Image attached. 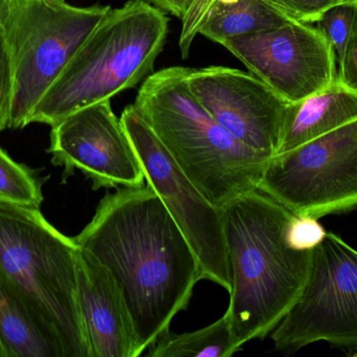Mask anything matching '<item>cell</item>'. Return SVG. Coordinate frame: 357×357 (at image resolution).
<instances>
[{"instance_id": "1", "label": "cell", "mask_w": 357, "mask_h": 357, "mask_svg": "<svg viewBox=\"0 0 357 357\" xmlns=\"http://www.w3.org/2000/svg\"><path fill=\"white\" fill-rule=\"evenodd\" d=\"M73 240L119 285L135 330L137 357L186 309L195 285L205 279L182 231L148 184L107 193Z\"/></svg>"}, {"instance_id": "2", "label": "cell", "mask_w": 357, "mask_h": 357, "mask_svg": "<svg viewBox=\"0 0 357 357\" xmlns=\"http://www.w3.org/2000/svg\"><path fill=\"white\" fill-rule=\"evenodd\" d=\"M232 277L226 314L237 351L273 333L297 301L307 280L312 251L287 239L295 214L259 190L222 207Z\"/></svg>"}, {"instance_id": "3", "label": "cell", "mask_w": 357, "mask_h": 357, "mask_svg": "<svg viewBox=\"0 0 357 357\" xmlns=\"http://www.w3.org/2000/svg\"><path fill=\"white\" fill-rule=\"evenodd\" d=\"M189 71L172 66L149 75L134 105L185 175L222 209L257 190L272 159L241 144L212 117L189 86Z\"/></svg>"}, {"instance_id": "4", "label": "cell", "mask_w": 357, "mask_h": 357, "mask_svg": "<svg viewBox=\"0 0 357 357\" xmlns=\"http://www.w3.org/2000/svg\"><path fill=\"white\" fill-rule=\"evenodd\" d=\"M169 23L165 12L144 0L111 8L38 103L29 123L54 125L135 87L154 71Z\"/></svg>"}, {"instance_id": "5", "label": "cell", "mask_w": 357, "mask_h": 357, "mask_svg": "<svg viewBox=\"0 0 357 357\" xmlns=\"http://www.w3.org/2000/svg\"><path fill=\"white\" fill-rule=\"evenodd\" d=\"M77 245L39 209L0 201V268L50 327L66 357H91L77 300Z\"/></svg>"}, {"instance_id": "6", "label": "cell", "mask_w": 357, "mask_h": 357, "mask_svg": "<svg viewBox=\"0 0 357 357\" xmlns=\"http://www.w3.org/2000/svg\"><path fill=\"white\" fill-rule=\"evenodd\" d=\"M110 8H82L66 0H10L1 23L13 73L8 128L31 124L38 103Z\"/></svg>"}, {"instance_id": "7", "label": "cell", "mask_w": 357, "mask_h": 357, "mask_svg": "<svg viewBox=\"0 0 357 357\" xmlns=\"http://www.w3.org/2000/svg\"><path fill=\"white\" fill-rule=\"evenodd\" d=\"M257 190L297 216L321 218L357 207V119L277 154Z\"/></svg>"}, {"instance_id": "8", "label": "cell", "mask_w": 357, "mask_h": 357, "mask_svg": "<svg viewBox=\"0 0 357 357\" xmlns=\"http://www.w3.org/2000/svg\"><path fill=\"white\" fill-rule=\"evenodd\" d=\"M121 123L144 168L146 184L158 195L197 256L205 280L230 293V264L220 207L190 182L135 105L126 107Z\"/></svg>"}, {"instance_id": "9", "label": "cell", "mask_w": 357, "mask_h": 357, "mask_svg": "<svg viewBox=\"0 0 357 357\" xmlns=\"http://www.w3.org/2000/svg\"><path fill=\"white\" fill-rule=\"evenodd\" d=\"M275 347L296 351L317 342L357 346V251L327 233L312 251L307 280L273 330Z\"/></svg>"}, {"instance_id": "10", "label": "cell", "mask_w": 357, "mask_h": 357, "mask_svg": "<svg viewBox=\"0 0 357 357\" xmlns=\"http://www.w3.org/2000/svg\"><path fill=\"white\" fill-rule=\"evenodd\" d=\"M222 45L287 103L318 94L337 79L335 50L319 27L310 23L295 21L230 38Z\"/></svg>"}, {"instance_id": "11", "label": "cell", "mask_w": 357, "mask_h": 357, "mask_svg": "<svg viewBox=\"0 0 357 357\" xmlns=\"http://www.w3.org/2000/svg\"><path fill=\"white\" fill-rule=\"evenodd\" d=\"M54 166L64 167L63 180L75 169L92 180V189L138 188L146 182L144 168L111 100L79 109L52 126Z\"/></svg>"}, {"instance_id": "12", "label": "cell", "mask_w": 357, "mask_h": 357, "mask_svg": "<svg viewBox=\"0 0 357 357\" xmlns=\"http://www.w3.org/2000/svg\"><path fill=\"white\" fill-rule=\"evenodd\" d=\"M189 86L233 138L273 159L278 153L289 103L251 73L225 66L190 68Z\"/></svg>"}, {"instance_id": "13", "label": "cell", "mask_w": 357, "mask_h": 357, "mask_svg": "<svg viewBox=\"0 0 357 357\" xmlns=\"http://www.w3.org/2000/svg\"><path fill=\"white\" fill-rule=\"evenodd\" d=\"M77 278L91 357H137L135 330L119 285L94 256L79 247Z\"/></svg>"}, {"instance_id": "14", "label": "cell", "mask_w": 357, "mask_h": 357, "mask_svg": "<svg viewBox=\"0 0 357 357\" xmlns=\"http://www.w3.org/2000/svg\"><path fill=\"white\" fill-rule=\"evenodd\" d=\"M357 119V90L337 78L326 89L289 103L278 153L293 150Z\"/></svg>"}, {"instance_id": "15", "label": "cell", "mask_w": 357, "mask_h": 357, "mask_svg": "<svg viewBox=\"0 0 357 357\" xmlns=\"http://www.w3.org/2000/svg\"><path fill=\"white\" fill-rule=\"evenodd\" d=\"M0 347L3 357H66L56 335L1 268Z\"/></svg>"}, {"instance_id": "16", "label": "cell", "mask_w": 357, "mask_h": 357, "mask_svg": "<svg viewBox=\"0 0 357 357\" xmlns=\"http://www.w3.org/2000/svg\"><path fill=\"white\" fill-rule=\"evenodd\" d=\"M273 0H220L212 6L199 35L220 43L295 22Z\"/></svg>"}, {"instance_id": "17", "label": "cell", "mask_w": 357, "mask_h": 357, "mask_svg": "<svg viewBox=\"0 0 357 357\" xmlns=\"http://www.w3.org/2000/svg\"><path fill=\"white\" fill-rule=\"evenodd\" d=\"M237 351L228 316L193 333L176 335L169 328L149 347L151 357H229Z\"/></svg>"}, {"instance_id": "18", "label": "cell", "mask_w": 357, "mask_h": 357, "mask_svg": "<svg viewBox=\"0 0 357 357\" xmlns=\"http://www.w3.org/2000/svg\"><path fill=\"white\" fill-rule=\"evenodd\" d=\"M41 187L31 170L13 161L0 148V201L39 209L43 203Z\"/></svg>"}, {"instance_id": "19", "label": "cell", "mask_w": 357, "mask_h": 357, "mask_svg": "<svg viewBox=\"0 0 357 357\" xmlns=\"http://www.w3.org/2000/svg\"><path fill=\"white\" fill-rule=\"evenodd\" d=\"M357 18V4L344 1L326 10L319 19L318 27L335 50L337 69L343 63L346 48Z\"/></svg>"}, {"instance_id": "20", "label": "cell", "mask_w": 357, "mask_h": 357, "mask_svg": "<svg viewBox=\"0 0 357 357\" xmlns=\"http://www.w3.org/2000/svg\"><path fill=\"white\" fill-rule=\"evenodd\" d=\"M327 232L319 224L318 218L312 216H294L287 231V239L293 249L312 251L322 242Z\"/></svg>"}, {"instance_id": "21", "label": "cell", "mask_w": 357, "mask_h": 357, "mask_svg": "<svg viewBox=\"0 0 357 357\" xmlns=\"http://www.w3.org/2000/svg\"><path fill=\"white\" fill-rule=\"evenodd\" d=\"M12 96V63L3 27L0 24V132L8 128Z\"/></svg>"}, {"instance_id": "22", "label": "cell", "mask_w": 357, "mask_h": 357, "mask_svg": "<svg viewBox=\"0 0 357 357\" xmlns=\"http://www.w3.org/2000/svg\"><path fill=\"white\" fill-rule=\"evenodd\" d=\"M220 0H195L190 10L182 20V29L178 38V48L183 58H187L195 37L199 35V27L212 6Z\"/></svg>"}, {"instance_id": "23", "label": "cell", "mask_w": 357, "mask_h": 357, "mask_svg": "<svg viewBox=\"0 0 357 357\" xmlns=\"http://www.w3.org/2000/svg\"><path fill=\"white\" fill-rule=\"evenodd\" d=\"M296 20L305 23L318 22L331 6L346 0H273Z\"/></svg>"}, {"instance_id": "24", "label": "cell", "mask_w": 357, "mask_h": 357, "mask_svg": "<svg viewBox=\"0 0 357 357\" xmlns=\"http://www.w3.org/2000/svg\"><path fill=\"white\" fill-rule=\"evenodd\" d=\"M337 71V78L346 85L357 90V18L346 48L343 63Z\"/></svg>"}, {"instance_id": "25", "label": "cell", "mask_w": 357, "mask_h": 357, "mask_svg": "<svg viewBox=\"0 0 357 357\" xmlns=\"http://www.w3.org/2000/svg\"><path fill=\"white\" fill-rule=\"evenodd\" d=\"M158 8L165 14H172L181 21L190 10L195 0H144Z\"/></svg>"}, {"instance_id": "26", "label": "cell", "mask_w": 357, "mask_h": 357, "mask_svg": "<svg viewBox=\"0 0 357 357\" xmlns=\"http://www.w3.org/2000/svg\"><path fill=\"white\" fill-rule=\"evenodd\" d=\"M10 0H0V24L4 20L6 13H8V6H10Z\"/></svg>"}, {"instance_id": "27", "label": "cell", "mask_w": 357, "mask_h": 357, "mask_svg": "<svg viewBox=\"0 0 357 357\" xmlns=\"http://www.w3.org/2000/svg\"><path fill=\"white\" fill-rule=\"evenodd\" d=\"M346 1L354 2V3L357 4V0H346Z\"/></svg>"}, {"instance_id": "28", "label": "cell", "mask_w": 357, "mask_h": 357, "mask_svg": "<svg viewBox=\"0 0 357 357\" xmlns=\"http://www.w3.org/2000/svg\"><path fill=\"white\" fill-rule=\"evenodd\" d=\"M0 357H3V356H2L1 347H0Z\"/></svg>"}]
</instances>
